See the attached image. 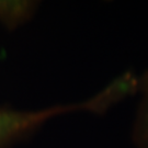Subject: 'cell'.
<instances>
[{
  "label": "cell",
  "mask_w": 148,
  "mask_h": 148,
  "mask_svg": "<svg viewBox=\"0 0 148 148\" xmlns=\"http://www.w3.org/2000/svg\"><path fill=\"white\" fill-rule=\"evenodd\" d=\"M117 104V97L110 87H103L84 101L56 104L40 110H16L0 108V148L31 135L53 117L70 113L103 115Z\"/></svg>",
  "instance_id": "1"
},
{
  "label": "cell",
  "mask_w": 148,
  "mask_h": 148,
  "mask_svg": "<svg viewBox=\"0 0 148 148\" xmlns=\"http://www.w3.org/2000/svg\"><path fill=\"white\" fill-rule=\"evenodd\" d=\"M138 103L132 128V140L135 148H148V70L139 76Z\"/></svg>",
  "instance_id": "2"
},
{
  "label": "cell",
  "mask_w": 148,
  "mask_h": 148,
  "mask_svg": "<svg viewBox=\"0 0 148 148\" xmlns=\"http://www.w3.org/2000/svg\"><path fill=\"white\" fill-rule=\"evenodd\" d=\"M37 2L27 0L0 1V21L9 27H16L27 22L37 8Z\"/></svg>",
  "instance_id": "3"
}]
</instances>
